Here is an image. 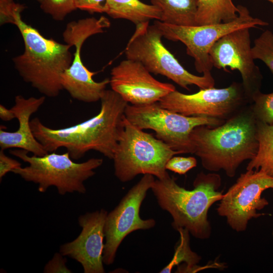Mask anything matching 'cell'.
Here are the masks:
<instances>
[{"mask_svg":"<svg viewBox=\"0 0 273 273\" xmlns=\"http://www.w3.org/2000/svg\"><path fill=\"white\" fill-rule=\"evenodd\" d=\"M100 101V111L96 115L69 127L52 128L38 118L32 119L30 126L35 138L49 153L66 148L73 160L81 158L90 150L113 159L128 103L112 89H106Z\"/></svg>","mask_w":273,"mask_h":273,"instance_id":"1","label":"cell"},{"mask_svg":"<svg viewBox=\"0 0 273 273\" xmlns=\"http://www.w3.org/2000/svg\"><path fill=\"white\" fill-rule=\"evenodd\" d=\"M257 124L250 105L244 107L217 126H197L190 135L194 154L206 170H222L233 177L240 165L257 153Z\"/></svg>","mask_w":273,"mask_h":273,"instance_id":"2","label":"cell"},{"mask_svg":"<svg viewBox=\"0 0 273 273\" xmlns=\"http://www.w3.org/2000/svg\"><path fill=\"white\" fill-rule=\"evenodd\" d=\"M169 176L155 179L151 189L159 206L172 216V227L183 228L197 239L205 240L211 234L208 212L211 206L223 197L219 189L220 176L215 173H199L193 181L194 188L187 190Z\"/></svg>","mask_w":273,"mask_h":273,"instance_id":"3","label":"cell"},{"mask_svg":"<svg viewBox=\"0 0 273 273\" xmlns=\"http://www.w3.org/2000/svg\"><path fill=\"white\" fill-rule=\"evenodd\" d=\"M22 11L15 14V25L24 44V52L13 59L14 67L23 80L44 96L57 97L63 88L61 76L71 65V47L44 37L21 18Z\"/></svg>","mask_w":273,"mask_h":273,"instance_id":"4","label":"cell"},{"mask_svg":"<svg viewBox=\"0 0 273 273\" xmlns=\"http://www.w3.org/2000/svg\"><path fill=\"white\" fill-rule=\"evenodd\" d=\"M11 154L28 164L12 172L26 181L38 184V191L44 193L52 186L56 187L60 195L77 192L85 194L84 182L95 175L94 170L103 162L101 158H92L81 163L73 161L67 151L63 154L55 152L42 156H29L23 149L10 150Z\"/></svg>","mask_w":273,"mask_h":273,"instance_id":"5","label":"cell"},{"mask_svg":"<svg viewBox=\"0 0 273 273\" xmlns=\"http://www.w3.org/2000/svg\"><path fill=\"white\" fill-rule=\"evenodd\" d=\"M123 124L113 158L116 177L125 183L141 174H151L159 179L169 177L166 164L180 152L134 126L125 115Z\"/></svg>","mask_w":273,"mask_h":273,"instance_id":"6","label":"cell"},{"mask_svg":"<svg viewBox=\"0 0 273 273\" xmlns=\"http://www.w3.org/2000/svg\"><path fill=\"white\" fill-rule=\"evenodd\" d=\"M162 37L155 24L147 22L136 25L125 49L126 59L140 62L150 73L164 76L187 90L192 85L200 89L214 87L211 72L202 76L191 73L163 44Z\"/></svg>","mask_w":273,"mask_h":273,"instance_id":"7","label":"cell"},{"mask_svg":"<svg viewBox=\"0 0 273 273\" xmlns=\"http://www.w3.org/2000/svg\"><path fill=\"white\" fill-rule=\"evenodd\" d=\"M124 115L141 129L154 130L156 137L181 154H194L190 133L197 126H217L225 120L205 116H187L162 107L159 103L127 104Z\"/></svg>","mask_w":273,"mask_h":273,"instance_id":"8","label":"cell"},{"mask_svg":"<svg viewBox=\"0 0 273 273\" xmlns=\"http://www.w3.org/2000/svg\"><path fill=\"white\" fill-rule=\"evenodd\" d=\"M110 26L109 20L103 16L98 19H80L66 25L62 34L63 40L71 47L74 46L75 51L71 65L62 75L61 84L74 99L86 103L97 102L101 100L107 84L110 83L109 78L95 81L93 77L96 72L89 70L81 57V50L84 41L92 35L103 33Z\"/></svg>","mask_w":273,"mask_h":273,"instance_id":"9","label":"cell"},{"mask_svg":"<svg viewBox=\"0 0 273 273\" xmlns=\"http://www.w3.org/2000/svg\"><path fill=\"white\" fill-rule=\"evenodd\" d=\"M237 7L238 17L228 23L190 26L169 24L156 20L154 24L160 29L165 38L179 41L185 44L187 54L194 59L196 70L203 74L211 72L213 67L209 53L219 39L240 28L268 25L267 22L252 16L247 7L240 5Z\"/></svg>","mask_w":273,"mask_h":273,"instance_id":"10","label":"cell"},{"mask_svg":"<svg viewBox=\"0 0 273 273\" xmlns=\"http://www.w3.org/2000/svg\"><path fill=\"white\" fill-rule=\"evenodd\" d=\"M163 108L187 116H205L226 120L250 103L242 83L226 87L201 88L192 94L176 89L159 102Z\"/></svg>","mask_w":273,"mask_h":273,"instance_id":"11","label":"cell"},{"mask_svg":"<svg viewBox=\"0 0 273 273\" xmlns=\"http://www.w3.org/2000/svg\"><path fill=\"white\" fill-rule=\"evenodd\" d=\"M269 189L273 190V177L261 170H247L223 194L216 209L217 213L226 218L233 230L244 232L251 219L264 214L257 211L268 204L261 195Z\"/></svg>","mask_w":273,"mask_h":273,"instance_id":"12","label":"cell"},{"mask_svg":"<svg viewBox=\"0 0 273 273\" xmlns=\"http://www.w3.org/2000/svg\"><path fill=\"white\" fill-rule=\"evenodd\" d=\"M154 180L153 175L144 174L128 191L118 205L108 213L104 226V264L113 263L119 246L130 233L137 230L150 229L155 225L156 221L154 219H143L140 216L142 203Z\"/></svg>","mask_w":273,"mask_h":273,"instance_id":"13","label":"cell"},{"mask_svg":"<svg viewBox=\"0 0 273 273\" xmlns=\"http://www.w3.org/2000/svg\"><path fill=\"white\" fill-rule=\"evenodd\" d=\"M250 28L233 31L219 39L211 47L209 56L213 65L228 71L237 70L242 84L250 103L252 96L260 91L263 79L252 55Z\"/></svg>","mask_w":273,"mask_h":273,"instance_id":"14","label":"cell"},{"mask_svg":"<svg viewBox=\"0 0 273 273\" xmlns=\"http://www.w3.org/2000/svg\"><path fill=\"white\" fill-rule=\"evenodd\" d=\"M140 62L126 59L111 71V89L131 105L159 102L175 90L171 83L157 80Z\"/></svg>","mask_w":273,"mask_h":273,"instance_id":"15","label":"cell"},{"mask_svg":"<svg viewBox=\"0 0 273 273\" xmlns=\"http://www.w3.org/2000/svg\"><path fill=\"white\" fill-rule=\"evenodd\" d=\"M107 211L102 209L87 212L78 218L82 230L71 242L62 245L60 253L79 262L84 273H104L103 253L104 226Z\"/></svg>","mask_w":273,"mask_h":273,"instance_id":"16","label":"cell"},{"mask_svg":"<svg viewBox=\"0 0 273 273\" xmlns=\"http://www.w3.org/2000/svg\"><path fill=\"white\" fill-rule=\"evenodd\" d=\"M46 97H30L26 99L21 95L15 98V104L11 108L19 126L17 130L9 132L0 128V147L1 150L17 148L26 150L34 155L42 156L49 152L35 138L30 126V117L44 102Z\"/></svg>","mask_w":273,"mask_h":273,"instance_id":"17","label":"cell"},{"mask_svg":"<svg viewBox=\"0 0 273 273\" xmlns=\"http://www.w3.org/2000/svg\"><path fill=\"white\" fill-rule=\"evenodd\" d=\"M105 7V13L110 17L127 20L135 25L153 19L161 21L162 18L158 7L140 0H106Z\"/></svg>","mask_w":273,"mask_h":273,"instance_id":"18","label":"cell"},{"mask_svg":"<svg viewBox=\"0 0 273 273\" xmlns=\"http://www.w3.org/2000/svg\"><path fill=\"white\" fill-rule=\"evenodd\" d=\"M162 13L160 21L180 26H197L198 0H151Z\"/></svg>","mask_w":273,"mask_h":273,"instance_id":"19","label":"cell"},{"mask_svg":"<svg viewBox=\"0 0 273 273\" xmlns=\"http://www.w3.org/2000/svg\"><path fill=\"white\" fill-rule=\"evenodd\" d=\"M239 16V10L232 0H198L197 26L228 23Z\"/></svg>","mask_w":273,"mask_h":273,"instance_id":"20","label":"cell"},{"mask_svg":"<svg viewBox=\"0 0 273 273\" xmlns=\"http://www.w3.org/2000/svg\"><path fill=\"white\" fill-rule=\"evenodd\" d=\"M175 230L179 234V239L175 246L174 255L160 272L170 273L175 266H178L176 272H195L201 270L202 267L197 265L201 257L191 248L189 232L183 228Z\"/></svg>","mask_w":273,"mask_h":273,"instance_id":"21","label":"cell"},{"mask_svg":"<svg viewBox=\"0 0 273 273\" xmlns=\"http://www.w3.org/2000/svg\"><path fill=\"white\" fill-rule=\"evenodd\" d=\"M257 153L250 160L246 169L261 170L273 177V125L257 121Z\"/></svg>","mask_w":273,"mask_h":273,"instance_id":"22","label":"cell"},{"mask_svg":"<svg viewBox=\"0 0 273 273\" xmlns=\"http://www.w3.org/2000/svg\"><path fill=\"white\" fill-rule=\"evenodd\" d=\"M252 55L262 61L273 73V32L265 30L254 41Z\"/></svg>","mask_w":273,"mask_h":273,"instance_id":"23","label":"cell"},{"mask_svg":"<svg viewBox=\"0 0 273 273\" xmlns=\"http://www.w3.org/2000/svg\"><path fill=\"white\" fill-rule=\"evenodd\" d=\"M251 107L257 121L273 125V92L256 93L252 96Z\"/></svg>","mask_w":273,"mask_h":273,"instance_id":"24","label":"cell"},{"mask_svg":"<svg viewBox=\"0 0 273 273\" xmlns=\"http://www.w3.org/2000/svg\"><path fill=\"white\" fill-rule=\"evenodd\" d=\"M41 9L57 21H62L69 14L76 10L75 0H41Z\"/></svg>","mask_w":273,"mask_h":273,"instance_id":"25","label":"cell"},{"mask_svg":"<svg viewBox=\"0 0 273 273\" xmlns=\"http://www.w3.org/2000/svg\"><path fill=\"white\" fill-rule=\"evenodd\" d=\"M26 7L16 3L13 0H0V24H15V14L17 11H23Z\"/></svg>","mask_w":273,"mask_h":273,"instance_id":"26","label":"cell"},{"mask_svg":"<svg viewBox=\"0 0 273 273\" xmlns=\"http://www.w3.org/2000/svg\"><path fill=\"white\" fill-rule=\"evenodd\" d=\"M197 161L194 157L173 156L167 162L166 169L179 174H186L197 166Z\"/></svg>","mask_w":273,"mask_h":273,"instance_id":"27","label":"cell"},{"mask_svg":"<svg viewBox=\"0 0 273 273\" xmlns=\"http://www.w3.org/2000/svg\"><path fill=\"white\" fill-rule=\"evenodd\" d=\"M61 253H56L53 257L45 265L43 272L45 273H70L72 272L66 265L67 260Z\"/></svg>","mask_w":273,"mask_h":273,"instance_id":"28","label":"cell"},{"mask_svg":"<svg viewBox=\"0 0 273 273\" xmlns=\"http://www.w3.org/2000/svg\"><path fill=\"white\" fill-rule=\"evenodd\" d=\"M106 0H75L77 9L90 13H105Z\"/></svg>","mask_w":273,"mask_h":273,"instance_id":"29","label":"cell"},{"mask_svg":"<svg viewBox=\"0 0 273 273\" xmlns=\"http://www.w3.org/2000/svg\"><path fill=\"white\" fill-rule=\"evenodd\" d=\"M4 150L0 151V179L9 172H12L14 169L21 166V164L17 160L7 156Z\"/></svg>","mask_w":273,"mask_h":273,"instance_id":"30","label":"cell"},{"mask_svg":"<svg viewBox=\"0 0 273 273\" xmlns=\"http://www.w3.org/2000/svg\"><path fill=\"white\" fill-rule=\"evenodd\" d=\"M0 118L5 121H11L16 118L15 115L12 109H8L2 104L0 105Z\"/></svg>","mask_w":273,"mask_h":273,"instance_id":"31","label":"cell"},{"mask_svg":"<svg viewBox=\"0 0 273 273\" xmlns=\"http://www.w3.org/2000/svg\"><path fill=\"white\" fill-rule=\"evenodd\" d=\"M265 1H268L273 4V0H265Z\"/></svg>","mask_w":273,"mask_h":273,"instance_id":"32","label":"cell"},{"mask_svg":"<svg viewBox=\"0 0 273 273\" xmlns=\"http://www.w3.org/2000/svg\"><path fill=\"white\" fill-rule=\"evenodd\" d=\"M37 2H38L39 3L41 2V0H36Z\"/></svg>","mask_w":273,"mask_h":273,"instance_id":"33","label":"cell"},{"mask_svg":"<svg viewBox=\"0 0 273 273\" xmlns=\"http://www.w3.org/2000/svg\"><path fill=\"white\" fill-rule=\"evenodd\" d=\"M272 240H273V231H272Z\"/></svg>","mask_w":273,"mask_h":273,"instance_id":"34","label":"cell"}]
</instances>
